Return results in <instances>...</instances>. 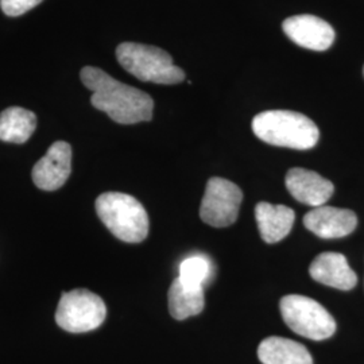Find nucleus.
Masks as SVG:
<instances>
[{
	"label": "nucleus",
	"mask_w": 364,
	"mask_h": 364,
	"mask_svg": "<svg viewBox=\"0 0 364 364\" xmlns=\"http://www.w3.org/2000/svg\"><path fill=\"white\" fill-rule=\"evenodd\" d=\"M243 193L234 182L213 177L209 180L200 207V218L210 227L223 228L234 224Z\"/></svg>",
	"instance_id": "nucleus-7"
},
{
	"label": "nucleus",
	"mask_w": 364,
	"mask_h": 364,
	"mask_svg": "<svg viewBox=\"0 0 364 364\" xmlns=\"http://www.w3.org/2000/svg\"><path fill=\"white\" fill-rule=\"evenodd\" d=\"M96 212L117 239L141 243L149 234V216L144 205L130 195L107 192L96 200Z\"/></svg>",
	"instance_id": "nucleus-3"
},
{
	"label": "nucleus",
	"mask_w": 364,
	"mask_h": 364,
	"mask_svg": "<svg viewBox=\"0 0 364 364\" xmlns=\"http://www.w3.org/2000/svg\"><path fill=\"white\" fill-rule=\"evenodd\" d=\"M252 131L266 144L294 150H311L320 136L309 117L285 109L260 112L252 120Z\"/></svg>",
	"instance_id": "nucleus-2"
},
{
	"label": "nucleus",
	"mask_w": 364,
	"mask_h": 364,
	"mask_svg": "<svg viewBox=\"0 0 364 364\" xmlns=\"http://www.w3.org/2000/svg\"><path fill=\"white\" fill-rule=\"evenodd\" d=\"M205 305L204 289L185 285L176 278L169 289V312L176 320H185L203 312Z\"/></svg>",
	"instance_id": "nucleus-16"
},
{
	"label": "nucleus",
	"mask_w": 364,
	"mask_h": 364,
	"mask_svg": "<svg viewBox=\"0 0 364 364\" xmlns=\"http://www.w3.org/2000/svg\"><path fill=\"white\" fill-rule=\"evenodd\" d=\"M37 117L34 112L10 107L0 114V141L10 144H25L34 134Z\"/></svg>",
	"instance_id": "nucleus-15"
},
{
	"label": "nucleus",
	"mask_w": 364,
	"mask_h": 364,
	"mask_svg": "<svg viewBox=\"0 0 364 364\" xmlns=\"http://www.w3.org/2000/svg\"><path fill=\"white\" fill-rule=\"evenodd\" d=\"M255 219L262 239L269 243H278L290 234L296 220V213L287 205L259 203L255 207Z\"/></svg>",
	"instance_id": "nucleus-13"
},
{
	"label": "nucleus",
	"mask_w": 364,
	"mask_h": 364,
	"mask_svg": "<svg viewBox=\"0 0 364 364\" xmlns=\"http://www.w3.org/2000/svg\"><path fill=\"white\" fill-rule=\"evenodd\" d=\"M107 308L105 301L87 289L66 291L58 302L55 321L70 333L90 332L105 323Z\"/></svg>",
	"instance_id": "nucleus-6"
},
{
	"label": "nucleus",
	"mask_w": 364,
	"mask_h": 364,
	"mask_svg": "<svg viewBox=\"0 0 364 364\" xmlns=\"http://www.w3.org/2000/svg\"><path fill=\"white\" fill-rule=\"evenodd\" d=\"M262 364H313L312 355L297 341L290 338H264L258 347Z\"/></svg>",
	"instance_id": "nucleus-14"
},
{
	"label": "nucleus",
	"mask_w": 364,
	"mask_h": 364,
	"mask_svg": "<svg viewBox=\"0 0 364 364\" xmlns=\"http://www.w3.org/2000/svg\"><path fill=\"white\" fill-rule=\"evenodd\" d=\"M212 273L213 267L207 257L192 255L182 260L178 278L188 287L204 289Z\"/></svg>",
	"instance_id": "nucleus-17"
},
{
	"label": "nucleus",
	"mask_w": 364,
	"mask_h": 364,
	"mask_svg": "<svg viewBox=\"0 0 364 364\" xmlns=\"http://www.w3.org/2000/svg\"><path fill=\"white\" fill-rule=\"evenodd\" d=\"M72 171V147L64 141L53 144L46 156L33 169V181L39 189L52 192L60 189Z\"/></svg>",
	"instance_id": "nucleus-9"
},
{
	"label": "nucleus",
	"mask_w": 364,
	"mask_h": 364,
	"mask_svg": "<svg viewBox=\"0 0 364 364\" xmlns=\"http://www.w3.org/2000/svg\"><path fill=\"white\" fill-rule=\"evenodd\" d=\"M43 0H0L3 13L9 16H19L37 7Z\"/></svg>",
	"instance_id": "nucleus-18"
},
{
	"label": "nucleus",
	"mask_w": 364,
	"mask_h": 364,
	"mask_svg": "<svg viewBox=\"0 0 364 364\" xmlns=\"http://www.w3.org/2000/svg\"><path fill=\"white\" fill-rule=\"evenodd\" d=\"M304 225L321 239H338L355 231L358 218L350 209L321 205L305 215Z\"/></svg>",
	"instance_id": "nucleus-10"
},
{
	"label": "nucleus",
	"mask_w": 364,
	"mask_h": 364,
	"mask_svg": "<svg viewBox=\"0 0 364 364\" xmlns=\"http://www.w3.org/2000/svg\"><path fill=\"white\" fill-rule=\"evenodd\" d=\"M287 191L297 201L309 207L326 205L335 192L333 183L312 170L294 168L287 171Z\"/></svg>",
	"instance_id": "nucleus-11"
},
{
	"label": "nucleus",
	"mask_w": 364,
	"mask_h": 364,
	"mask_svg": "<svg viewBox=\"0 0 364 364\" xmlns=\"http://www.w3.org/2000/svg\"><path fill=\"white\" fill-rule=\"evenodd\" d=\"M282 318L287 326L299 336L311 340H326L336 332V321L317 301L290 294L279 304Z\"/></svg>",
	"instance_id": "nucleus-5"
},
{
	"label": "nucleus",
	"mask_w": 364,
	"mask_h": 364,
	"mask_svg": "<svg viewBox=\"0 0 364 364\" xmlns=\"http://www.w3.org/2000/svg\"><path fill=\"white\" fill-rule=\"evenodd\" d=\"M282 28L296 45L314 52H326L335 41L333 27L314 15L290 16Z\"/></svg>",
	"instance_id": "nucleus-8"
},
{
	"label": "nucleus",
	"mask_w": 364,
	"mask_h": 364,
	"mask_svg": "<svg viewBox=\"0 0 364 364\" xmlns=\"http://www.w3.org/2000/svg\"><path fill=\"white\" fill-rule=\"evenodd\" d=\"M316 282L338 290H351L358 284V277L348 264V260L338 252L320 254L309 267Z\"/></svg>",
	"instance_id": "nucleus-12"
},
{
	"label": "nucleus",
	"mask_w": 364,
	"mask_h": 364,
	"mask_svg": "<svg viewBox=\"0 0 364 364\" xmlns=\"http://www.w3.org/2000/svg\"><path fill=\"white\" fill-rule=\"evenodd\" d=\"M80 77L92 91L91 103L119 124H135L153 117L154 102L150 95L111 77L105 70L85 66Z\"/></svg>",
	"instance_id": "nucleus-1"
},
{
	"label": "nucleus",
	"mask_w": 364,
	"mask_h": 364,
	"mask_svg": "<svg viewBox=\"0 0 364 364\" xmlns=\"http://www.w3.org/2000/svg\"><path fill=\"white\" fill-rule=\"evenodd\" d=\"M117 58L134 77L154 84H178L185 80V73L174 65L169 53L142 43L123 42L117 46Z\"/></svg>",
	"instance_id": "nucleus-4"
}]
</instances>
